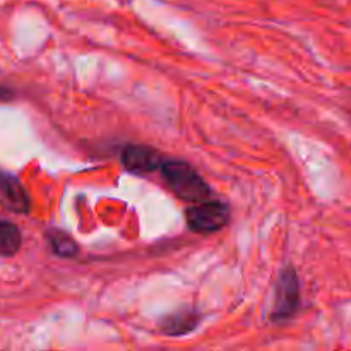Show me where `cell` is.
Returning <instances> with one entry per match:
<instances>
[{"instance_id":"obj_6","label":"cell","mask_w":351,"mask_h":351,"mask_svg":"<svg viewBox=\"0 0 351 351\" xmlns=\"http://www.w3.org/2000/svg\"><path fill=\"white\" fill-rule=\"evenodd\" d=\"M199 324V315L194 311H180L168 315L161 322V331L167 336H184L195 329Z\"/></svg>"},{"instance_id":"obj_1","label":"cell","mask_w":351,"mask_h":351,"mask_svg":"<svg viewBox=\"0 0 351 351\" xmlns=\"http://www.w3.org/2000/svg\"><path fill=\"white\" fill-rule=\"evenodd\" d=\"M160 171L171 192L182 201L197 204V202L208 201L209 195H211V189L206 184L204 178L194 170V167H191L185 161H165Z\"/></svg>"},{"instance_id":"obj_4","label":"cell","mask_w":351,"mask_h":351,"mask_svg":"<svg viewBox=\"0 0 351 351\" xmlns=\"http://www.w3.org/2000/svg\"><path fill=\"white\" fill-rule=\"evenodd\" d=\"M163 163V156L149 146L129 144L122 151V165L125 167V170L132 171V173H151L154 170H160Z\"/></svg>"},{"instance_id":"obj_7","label":"cell","mask_w":351,"mask_h":351,"mask_svg":"<svg viewBox=\"0 0 351 351\" xmlns=\"http://www.w3.org/2000/svg\"><path fill=\"white\" fill-rule=\"evenodd\" d=\"M47 240L48 245H50L51 252L57 254L58 257H65V259H71L75 257L79 252V247L75 243V240L72 239L69 233L62 232L58 228H50L47 232Z\"/></svg>"},{"instance_id":"obj_3","label":"cell","mask_w":351,"mask_h":351,"mask_svg":"<svg viewBox=\"0 0 351 351\" xmlns=\"http://www.w3.org/2000/svg\"><path fill=\"white\" fill-rule=\"evenodd\" d=\"M300 305V283L293 267H285L276 281L274 290V304L271 317L273 321H287Z\"/></svg>"},{"instance_id":"obj_8","label":"cell","mask_w":351,"mask_h":351,"mask_svg":"<svg viewBox=\"0 0 351 351\" xmlns=\"http://www.w3.org/2000/svg\"><path fill=\"white\" fill-rule=\"evenodd\" d=\"M23 235L14 223L0 219V256L10 257L19 252Z\"/></svg>"},{"instance_id":"obj_5","label":"cell","mask_w":351,"mask_h":351,"mask_svg":"<svg viewBox=\"0 0 351 351\" xmlns=\"http://www.w3.org/2000/svg\"><path fill=\"white\" fill-rule=\"evenodd\" d=\"M0 206L17 215H27L31 209L29 195L14 175L0 170Z\"/></svg>"},{"instance_id":"obj_2","label":"cell","mask_w":351,"mask_h":351,"mask_svg":"<svg viewBox=\"0 0 351 351\" xmlns=\"http://www.w3.org/2000/svg\"><path fill=\"white\" fill-rule=\"evenodd\" d=\"M185 219L192 232L215 233L228 225L230 209L228 206L218 201L197 202L191 209H187Z\"/></svg>"},{"instance_id":"obj_9","label":"cell","mask_w":351,"mask_h":351,"mask_svg":"<svg viewBox=\"0 0 351 351\" xmlns=\"http://www.w3.org/2000/svg\"><path fill=\"white\" fill-rule=\"evenodd\" d=\"M12 98H14V93L10 91V89L2 88V86H0V101H9V99Z\"/></svg>"}]
</instances>
